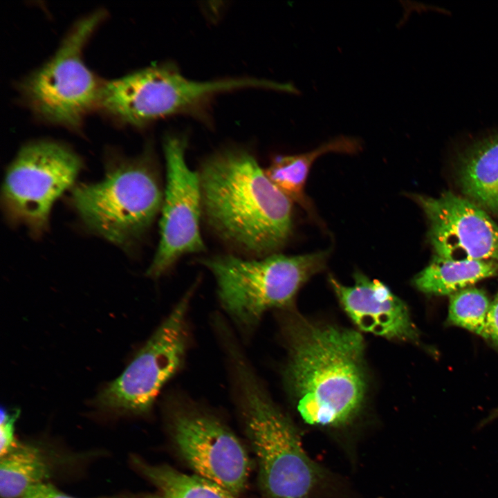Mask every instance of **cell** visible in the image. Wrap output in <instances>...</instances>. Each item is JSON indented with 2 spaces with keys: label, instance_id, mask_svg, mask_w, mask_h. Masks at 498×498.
I'll use <instances>...</instances> for the list:
<instances>
[{
  "label": "cell",
  "instance_id": "1",
  "mask_svg": "<svg viewBox=\"0 0 498 498\" xmlns=\"http://www.w3.org/2000/svg\"><path fill=\"white\" fill-rule=\"evenodd\" d=\"M286 387L306 423L337 427L351 421L366 393L365 343L349 329L319 326L285 314Z\"/></svg>",
  "mask_w": 498,
  "mask_h": 498
},
{
  "label": "cell",
  "instance_id": "2",
  "mask_svg": "<svg viewBox=\"0 0 498 498\" xmlns=\"http://www.w3.org/2000/svg\"><path fill=\"white\" fill-rule=\"evenodd\" d=\"M202 211L225 241L257 258L277 253L293 230L292 201L239 149L208 158L199 174Z\"/></svg>",
  "mask_w": 498,
  "mask_h": 498
},
{
  "label": "cell",
  "instance_id": "3",
  "mask_svg": "<svg viewBox=\"0 0 498 498\" xmlns=\"http://www.w3.org/2000/svg\"><path fill=\"white\" fill-rule=\"evenodd\" d=\"M220 339L266 498L305 497L323 478L322 468L304 450L294 424L273 403L232 333Z\"/></svg>",
  "mask_w": 498,
  "mask_h": 498
},
{
  "label": "cell",
  "instance_id": "4",
  "mask_svg": "<svg viewBox=\"0 0 498 498\" xmlns=\"http://www.w3.org/2000/svg\"><path fill=\"white\" fill-rule=\"evenodd\" d=\"M268 87L266 80L251 77L192 80L176 67L163 64L104 81L98 110L120 126L137 128L175 115L205 120L216 96Z\"/></svg>",
  "mask_w": 498,
  "mask_h": 498
},
{
  "label": "cell",
  "instance_id": "5",
  "mask_svg": "<svg viewBox=\"0 0 498 498\" xmlns=\"http://www.w3.org/2000/svg\"><path fill=\"white\" fill-rule=\"evenodd\" d=\"M103 179L72 187L71 201L84 223L121 247L137 241L163 204L150 152L136 158L109 155Z\"/></svg>",
  "mask_w": 498,
  "mask_h": 498
},
{
  "label": "cell",
  "instance_id": "6",
  "mask_svg": "<svg viewBox=\"0 0 498 498\" xmlns=\"http://www.w3.org/2000/svg\"><path fill=\"white\" fill-rule=\"evenodd\" d=\"M329 250L299 255L273 254L254 259L232 255L202 261L213 275L221 305L243 335L249 336L268 310L287 308L311 277L322 270Z\"/></svg>",
  "mask_w": 498,
  "mask_h": 498
},
{
  "label": "cell",
  "instance_id": "7",
  "mask_svg": "<svg viewBox=\"0 0 498 498\" xmlns=\"http://www.w3.org/2000/svg\"><path fill=\"white\" fill-rule=\"evenodd\" d=\"M106 17L98 9L78 19L55 53L18 83L24 104L39 120L78 131L98 110L104 80L86 64L84 50Z\"/></svg>",
  "mask_w": 498,
  "mask_h": 498
},
{
  "label": "cell",
  "instance_id": "8",
  "mask_svg": "<svg viewBox=\"0 0 498 498\" xmlns=\"http://www.w3.org/2000/svg\"><path fill=\"white\" fill-rule=\"evenodd\" d=\"M82 167L80 157L59 142L42 139L22 146L2 186L1 204L7 219L26 226L35 237L42 234L54 203L73 185Z\"/></svg>",
  "mask_w": 498,
  "mask_h": 498
},
{
  "label": "cell",
  "instance_id": "9",
  "mask_svg": "<svg viewBox=\"0 0 498 498\" xmlns=\"http://www.w3.org/2000/svg\"><path fill=\"white\" fill-rule=\"evenodd\" d=\"M193 285L173 308L133 360L97 398L98 405L119 414H144L181 368L190 344L188 311Z\"/></svg>",
  "mask_w": 498,
  "mask_h": 498
},
{
  "label": "cell",
  "instance_id": "10",
  "mask_svg": "<svg viewBox=\"0 0 498 498\" xmlns=\"http://www.w3.org/2000/svg\"><path fill=\"white\" fill-rule=\"evenodd\" d=\"M169 421L179 453L196 475L237 496L243 491L250 469L248 456L221 421L184 402L174 404Z\"/></svg>",
  "mask_w": 498,
  "mask_h": 498
},
{
  "label": "cell",
  "instance_id": "11",
  "mask_svg": "<svg viewBox=\"0 0 498 498\" xmlns=\"http://www.w3.org/2000/svg\"><path fill=\"white\" fill-rule=\"evenodd\" d=\"M186 146L184 138L175 136L167 137L164 143L167 185L160 242L147 271L150 277L165 275L183 255L205 250L199 228L202 211L199 177L186 163Z\"/></svg>",
  "mask_w": 498,
  "mask_h": 498
},
{
  "label": "cell",
  "instance_id": "12",
  "mask_svg": "<svg viewBox=\"0 0 498 498\" xmlns=\"http://www.w3.org/2000/svg\"><path fill=\"white\" fill-rule=\"evenodd\" d=\"M413 199L426 216L433 257L498 263V225L490 214L450 192Z\"/></svg>",
  "mask_w": 498,
  "mask_h": 498
},
{
  "label": "cell",
  "instance_id": "13",
  "mask_svg": "<svg viewBox=\"0 0 498 498\" xmlns=\"http://www.w3.org/2000/svg\"><path fill=\"white\" fill-rule=\"evenodd\" d=\"M353 286L329 282L344 311L361 330L387 338L415 341L418 332L405 303L383 283L357 272Z\"/></svg>",
  "mask_w": 498,
  "mask_h": 498
},
{
  "label": "cell",
  "instance_id": "14",
  "mask_svg": "<svg viewBox=\"0 0 498 498\" xmlns=\"http://www.w3.org/2000/svg\"><path fill=\"white\" fill-rule=\"evenodd\" d=\"M459 177L464 198L488 214H498V133L468 150Z\"/></svg>",
  "mask_w": 498,
  "mask_h": 498
},
{
  "label": "cell",
  "instance_id": "15",
  "mask_svg": "<svg viewBox=\"0 0 498 498\" xmlns=\"http://www.w3.org/2000/svg\"><path fill=\"white\" fill-rule=\"evenodd\" d=\"M360 148L358 139L341 136L308 152L276 156L264 172L268 178L292 201L307 208L308 204L304 186L314 161L329 152L353 154Z\"/></svg>",
  "mask_w": 498,
  "mask_h": 498
},
{
  "label": "cell",
  "instance_id": "16",
  "mask_svg": "<svg viewBox=\"0 0 498 498\" xmlns=\"http://www.w3.org/2000/svg\"><path fill=\"white\" fill-rule=\"evenodd\" d=\"M498 275V263L492 261L452 260L433 257L414 279L421 292L434 295H451L475 283Z\"/></svg>",
  "mask_w": 498,
  "mask_h": 498
},
{
  "label": "cell",
  "instance_id": "17",
  "mask_svg": "<svg viewBox=\"0 0 498 498\" xmlns=\"http://www.w3.org/2000/svg\"><path fill=\"white\" fill-rule=\"evenodd\" d=\"M132 463L155 490L127 498H237L228 490L198 475L182 473L166 465H151L138 457Z\"/></svg>",
  "mask_w": 498,
  "mask_h": 498
},
{
  "label": "cell",
  "instance_id": "18",
  "mask_svg": "<svg viewBox=\"0 0 498 498\" xmlns=\"http://www.w3.org/2000/svg\"><path fill=\"white\" fill-rule=\"evenodd\" d=\"M51 465L44 452L30 444H21L1 456V498H19L32 487L45 483Z\"/></svg>",
  "mask_w": 498,
  "mask_h": 498
},
{
  "label": "cell",
  "instance_id": "19",
  "mask_svg": "<svg viewBox=\"0 0 498 498\" xmlns=\"http://www.w3.org/2000/svg\"><path fill=\"white\" fill-rule=\"evenodd\" d=\"M490 301L482 289L468 287L450 295L447 322L481 335Z\"/></svg>",
  "mask_w": 498,
  "mask_h": 498
},
{
  "label": "cell",
  "instance_id": "20",
  "mask_svg": "<svg viewBox=\"0 0 498 498\" xmlns=\"http://www.w3.org/2000/svg\"><path fill=\"white\" fill-rule=\"evenodd\" d=\"M19 410L8 411L5 409L1 410L0 423V454L3 456L19 444L15 435V422L19 416Z\"/></svg>",
  "mask_w": 498,
  "mask_h": 498
},
{
  "label": "cell",
  "instance_id": "21",
  "mask_svg": "<svg viewBox=\"0 0 498 498\" xmlns=\"http://www.w3.org/2000/svg\"><path fill=\"white\" fill-rule=\"evenodd\" d=\"M481 336L498 348V289L490 302Z\"/></svg>",
  "mask_w": 498,
  "mask_h": 498
},
{
  "label": "cell",
  "instance_id": "22",
  "mask_svg": "<svg viewBox=\"0 0 498 498\" xmlns=\"http://www.w3.org/2000/svg\"><path fill=\"white\" fill-rule=\"evenodd\" d=\"M126 496L104 497L99 498H125ZM19 498H77L67 495L48 483L32 487Z\"/></svg>",
  "mask_w": 498,
  "mask_h": 498
},
{
  "label": "cell",
  "instance_id": "23",
  "mask_svg": "<svg viewBox=\"0 0 498 498\" xmlns=\"http://www.w3.org/2000/svg\"><path fill=\"white\" fill-rule=\"evenodd\" d=\"M497 418H498V407H496L495 409H494L493 410H492L489 413V414L484 419H483L481 421V423L479 424V427H483Z\"/></svg>",
  "mask_w": 498,
  "mask_h": 498
},
{
  "label": "cell",
  "instance_id": "24",
  "mask_svg": "<svg viewBox=\"0 0 498 498\" xmlns=\"http://www.w3.org/2000/svg\"><path fill=\"white\" fill-rule=\"evenodd\" d=\"M299 498H305V497H299Z\"/></svg>",
  "mask_w": 498,
  "mask_h": 498
}]
</instances>
